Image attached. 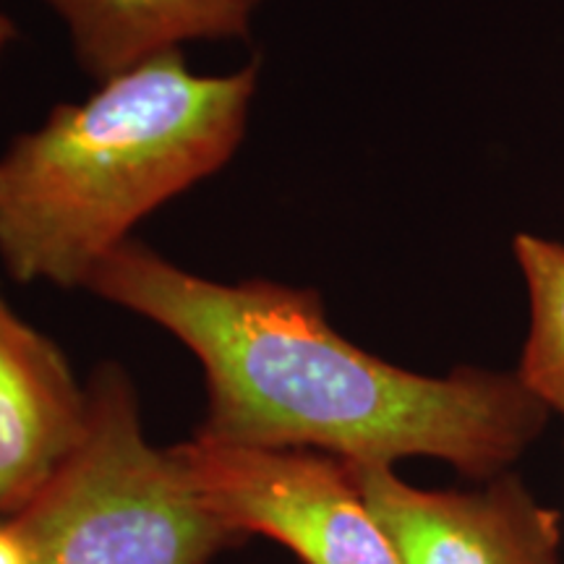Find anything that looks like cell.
<instances>
[{
  "label": "cell",
  "instance_id": "obj_9",
  "mask_svg": "<svg viewBox=\"0 0 564 564\" xmlns=\"http://www.w3.org/2000/svg\"><path fill=\"white\" fill-rule=\"evenodd\" d=\"M0 564H26L24 546L9 523L0 525Z\"/></svg>",
  "mask_w": 564,
  "mask_h": 564
},
{
  "label": "cell",
  "instance_id": "obj_5",
  "mask_svg": "<svg viewBox=\"0 0 564 564\" xmlns=\"http://www.w3.org/2000/svg\"><path fill=\"white\" fill-rule=\"evenodd\" d=\"M348 468L400 564H560V514L512 470L470 491H429L392 465Z\"/></svg>",
  "mask_w": 564,
  "mask_h": 564
},
{
  "label": "cell",
  "instance_id": "obj_2",
  "mask_svg": "<svg viewBox=\"0 0 564 564\" xmlns=\"http://www.w3.org/2000/svg\"><path fill=\"white\" fill-rule=\"evenodd\" d=\"M259 63L196 74L167 51L61 102L0 152V264L21 285L87 288L131 230L243 144Z\"/></svg>",
  "mask_w": 564,
  "mask_h": 564
},
{
  "label": "cell",
  "instance_id": "obj_3",
  "mask_svg": "<svg viewBox=\"0 0 564 564\" xmlns=\"http://www.w3.org/2000/svg\"><path fill=\"white\" fill-rule=\"evenodd\" d=\"M87 400L76 449L9 520L26 564H207L246 539L202 502L175 449L147 440L121 366L91 373Z\"/></svg>",
  "mask_w": 564,
  "mask_h": 564
},
{
  "label": "cell",
  "instance_id": "obj_4",
  "mask_svg": "<svg viewBox=\"0 0 564 564\" xmlns=\"http://www.w3.org/2000/svg\"><path fill=\"white\" fill-rule=\"evenodd\" d=\"M173 449L202 502L246 539L270 535L303 564H400L340 457L199 436Z\"/></svg>",
  "mask_w": 564,
  "mask_h": 564
},
{
  "label": "cell",
  "instance_id": "obj_8",
  "mask_svg": "<svg viewBox=\"0 0 564 564\" xmlns=\"http://www.w3.org/2000/svg\"><path fill=\"white\" fill-rule=\"evenodd\" d=\"M512 249L531 303L518 377L549 411L564 415V246L520 232Z\"/></svg>",
  "mask_w": 564,
  "mask_h": 564
},
{
  "label": "cell",
  "instance_id": "obj_6",
  "mask_svg": "<svg viewBox=\"0 0 564 564\" xmlns=\"http://www.w3.org/2000/svg\"><path fill=\"white\" fill-rule=\"evenodd\" d=\"M87 387L58 345L0 291V512L17 514L68 460L87 426Z\"/></svg>",
  "mask_w": 564,
  "mask_h": 564
},
{
  "label": "cell",
  "instance_id": "obj_7",
  "mask_svg": "<svg viewBox=\"0 0 564 564\" xmlns=\"http://www.w3.org/2000/svg\"><path fill=\"white\" fill-rule=\"evenodd\" d=\"M97 82L196 40H243L267 0H42Z\"/></svg>",
  "mask_w": 564,
  "mask_h": 564
},
{
  "label": "cell",
  "instance_id": "obj_1",
  "mask_svg": "<svg viewBox=\"0 0 564 564\" xmlns=\"http://www.w3.org/2000/svg\"><path fill=\"white\" fill-rule=\"evenodd\" d=\"M87 291L144 316L194 352L207 384L199 440L316 449L345 463L434 457L476 481L507 474L552 411L518 371L426 377L345 340L314 288L220 282L126 241Z\"/></svg>",
  "mask_w": 564,
  "mask_h": 564
},
{
  "label": "cell",
  "instance_id": "obj_10",
  "mask_svg": "<svg viewBox=\"0 0 564 564\" xmlns=\"http://www.w3.org/2000/svg\"><path fill=\"white\" fill-rule=\"evenodd\" d=\"M17 37H19L17 21H13L11 17H6V13L0 11V58H3V53L9 51V45Z\"/></svg>",
  "mask_w": 564,
  "mask_h": 564
}]
</instances>
